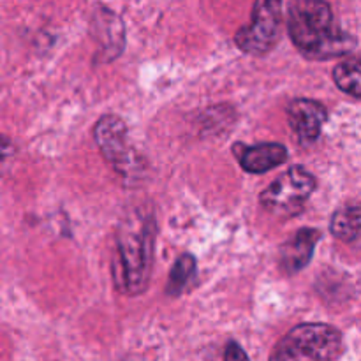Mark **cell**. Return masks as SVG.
<instances>
[{
	"mask_svg": "<svg viewBox=\"0 0 361 361\" xmlns=\"http://www.w3.org/2000/svg\"><path fill=\"white\" fill-rule=\"evenodd\" d=\"M224 361H250L243 348L236 342H228L224 349Z\"/></svg>",
	"mask_w": 361,
	"mask_h": 361,
	"instance_id": "13",
	"label": "cell"
},
{
	"mask_svg": "<svg viewBox=\"0 0 361 361\" xmlns=\"http://www.w3.org/2000/svg\"><path fill=\"white\" fill-rule=\"evenodd\" d=\"M13 155H14L13 143H11L6 136H2V134H0V166H2L6 161H9Z\"/></svg>",
	"mask_w": 361,
	"mask_h": 361,
	"instance_id": "14",
	"label": "cell"
},
{
	"mask_svg": "<svg viewBox=\"0 0 361 361\" xmlns=\"http://www.w3.org/2000/svg\"><path fill=\"white\" fill-rule=\"evenodd\" d=\"M330 229L342 242L361 247V203L338 208L331 217Z\"/></svg>",
	"mask_w": 361,
	"mask_h": 361,
	"instance_id": "10",
	"label": "cell"
},
{
	"mask_svg": "<svg viewBox=\"0 0 361 361\" xmlns=\"http://www.w3.org/2000/svg\"><path fill=\"white\" fill-rule=\"evenodd\" d=\"M235 154L240 166L247 173H254V175L271 171L288 161V148L281 143H261L254 147L236 145Z\"/></svg>",
	"mask_w": 361,
	"mask_h": 361,
	"instance_id": "9",
	"label": "cell"
},
{
	"mask_svg": "<svg viewBox=\"0 0 361 361\" xmlns=\"http://www.w3.org/2000/svg\"><path fill=\"white\" fill-rule=\"evenodd\" d=\"M344 351V337L324 323L298 324L275 344L270 361H337Z\"/></svg>",
	"mask_w": 361,
	"mask_h": 361,
	"instance_id": "3",
	"label": "cell"
},
{
	"mask_svg": "<svg viewBox=\"0 0 361 361\" xmlns=\"http://www.w3.org/2000/svg\"><path fill=\"white\" fill-rule=\"evenodd\" d=\"M316 187L317 182L312 173L302 166H293L261 192V207L275 217H293L302 214Z\"/></svg>",
	"mask_w": 361,
	"mask_h": 361,
	"instance_id": "4",
	"label": "cell"
},
{
	"mask_svg": "<svg viewBox=\"0 0 361 361\" xmlns=\"http://www.w3.org/2000/svg\"><path fill=\"white\" fill-rule=\"evenodd\" d=\"M154 217L141 212H133L118 226L116 247L122 267L120 270L123 289L129 295H141L148 286L154 252Z\"/></svg>",
	"mask_w": 361,
	"mask_h": 361,
	"instance_id": "2",
	"label": "cell"
},
{
	"mask_svg": "<svg viewBox=\"0 0 361 361\" xmlns=\"http://www.w3.org/2000/svg\"><path fill=\"white\" fill-rule=\"evenodd\" d=\"M282 4L277 0H259L252 6V21L235 34V42L243 53L267 55L281 37Z\"/></svg>",
	"mask_w": 361,
	"mask_h": 361,
	"instance_id": "6",
	"label": "cell"
},
{
	"mask_svg": "<svg viewBox=\"0 0 361 361\" xmlns=\"http://www.w3.org/2000/svg\"><path fill=\"white\" fill-rule=\"evenodd\" d=\"M288 28L293 44L303 56L326 60L348 55L355 37L337 27L330 4L321 0H295L288 7Z\"/></svg>",
	"mask_w": 361,
	"mask_h": 361,
	"instance_id": "1",
	"label": "cell"
},
{
	"mask_svg": "<svg viewBox=\"0 0 361 361\" xmlns=\"http://www.w3.org/2000/svg\"><path fill=\"white\" fill-rule=\"evenodd\" d=\"M94 137L108 164L123 178H137L145 171L143 159L130 145L129 133L116 115H102L94 126Z\"/></svg>",
	"mask_w": 361,
	"mask_h": 361,
	"instance_id": "5",
	"label": "cell"
},
{
	"mask_svg": "<svg viewBox=\"0 0 361 361\" xmlns=\"http://www.w3.org/2000/svg\"><path fill=\"white\" fill-rule=\"evenodd\" d=\"M334 81L342 92L361 99V56H351L334 69Z\"/></svg>",
	"mask_w": 361,
	"mask_h": 361,
	"instance_id": "11",
	"label": "cell"
},
{
	"mask_svg": "<svg viewBox=\"0 0 361 361\" xmlns=\"http://www.w3.org/2000/svg\"><path fill=\"white\" fill-rule=\"evenodd\" d=\"M328 109L314 99H295L288 104V122L300 143L310 145L321 136Z\"/></svg>",
	"mask_w": 361,
	"mask_h": 361,
	"instance_id": "7",
	"label": "cell"
},
{
	"mask_svg": "<svg viewBox=\"0 0 361 361\" xmlns=\"http://www.w3.org/2000/svg\"><path fill=\"white\" fill-rule=\"evenodd\" d=\"M194 274H196V259H194L190 254L180 256L171 268L168 286H166V293H168L169 296L182 295V293L189 288Z\"/></svg>",
	"mask_w": 361,
	"mask_h": 361,
	"instance_id": "12",
	"label": "cell"
},
{
	"mask_svg": "<svg viewBox=\"0 0 361 361\" xmlns=\"http://www.w3.org/2000/svg\"><path fill=\"white\" fill-rule=\"evenodd\" d=\"M319 240V229L303 228L300 231H296L281 249L279 264H281L282 271L288 275H295L298 271H302L310 263V259H312L314 250H316V245Z\"/></svg>",
	"mask_w": 361,
	"mask_h": 361,
	"instance_id": "8",
	"label": "cell"
}]
</instances>
